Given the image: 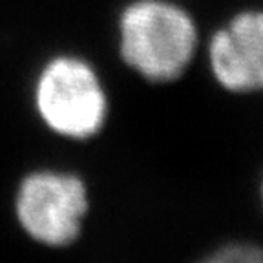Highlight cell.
I'll use <instances>...</instances> for the list:
<instances>
[{
  "label": "cell",
  "instance_id": "obj_2",
  "mask_svg": "<svg viewBox=\"0 0 263 263\" xmlns=\"http://www.w3.org/2000/svg\"><path fill=\"white\" fill-rule=\"evenodd\" d=\"M35 104L44 124L70 139H90L103 130L108 97L97 71L77 57H57L41 71Z\"/></svg>",
  "mask_w": 263,
  "mask_h": 263
},
{
  "label": "cell",
  "instance_id": "obj_3",
  "mask_svg": "<svg viewBox=\"0 0 263 263\" xmlns=\"http://www.w3.org/2000/svg\"><path fill=\"white\" fill-rule=\"evenodd\" d=\"M88 189L73 174H29L18 186L15 210L24 232L46 247H68L88 214Z\"/></svg>",
  "mask_w": 263,
  "mask_h": 263
},
{
  "label": "cell",
  "instance_id": "obj_5",
  "mask_svg": "<svg viewBox=\"0 0 263 263\" xmlns=\"http://www.w3.org/2000/svg\"><path fill=\"white\" fill-rule=\"evenodd\" d=\"M206 261L214 263H259L263 261V249L252 243H230L221 247Z\"/></svg>",
  "mask_w": 263,
  "mask_h": 263
},
{
  "label": "cell",
  "instance_id": "obj_4",
  "mask_svg": "<svg viewBox=\"0 0 263 263\" xmlns=\"http://www.w3.org/2000/svg\"><path fill=\"white\" fill-rule=\"evenodd\" d=\"M209 64L216 82L227 91H263V11L238 13L214 33Z\"/></svg>",
  "mask_w": 263,
  "mask_h": 263
},
{
  "label": "cell",
  "instance_id": "obj_1",
  "mask_svg": "<svg viewBox=\"0 0 263 263\" xmlns=\"http://www.w3.org/2000/svg\"><path fill=\"white\" fill-rule=\"evenodd\" d=\"M199 46L192 15L166 0H136L119 16V53L150 82H172L189 70Z\"/></svg>",
  "mask_w": 263,
  "mask_h": 263
},
{
  "label": "cell",
  "instance_id": "obj_6",
  "mask_svg": "<svg viewBox=\"0 0 263 263\" xmlns=\"http://www.w3.org/2000/svg\"><path fill=\"white\" fill-rule=\"evenodd\" d=\"M261 194H263V189H261Z\"/></svg>",
  "mask_w": 263,
  "mask_h": 263
}]
</instances>
